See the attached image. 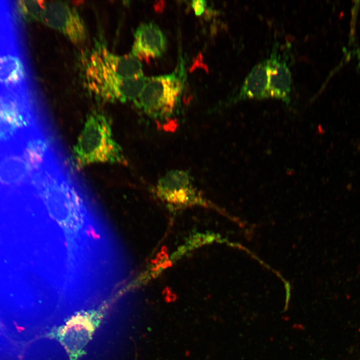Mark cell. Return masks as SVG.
Here are the masks:
<instances>
[{
	"label": "cell",
	"instance_id": "6da1fadb",
	"mask_svg": "<svg viewBox=\"0 0 360 360\" xmlns=\"http://www.w3.org/2000/svg\"><path fill=\"white\" fill-rule=\"evenodd\" d=\"M140 60L133 54L120 56L104 46L90 54L84 68L86 86L98 98L108 102H125L136 92L130 78L144 76Z\"/></svg>",
	"mask_w": 360,
	"mask_h": 360
},
{
	"label": "cell",
	"instance_id": "7a4b0ae2",
	"mask_svg": "<svg viewBox=\"0 0 360 360\" xmlns=\"http://www.w3.org/2000/svg\"><path fill=\"white\" fill-rule=\"evenodd\" d=\"M74 156L78 167L96 162L124 164L110 122L103 113L94 112L89 115L74 148Z\"/></svg>",
	"mask_w": 360,
	"mask_h": 360
},
{
	"label": "cell",
	"instance_id": "3957f363",
	"mask_svg": "<svg viewBox=\"0 0 360 360\" xmlns=\"http://www.w3.org/2000/svg\"><path fill=\"white\" fill-rule=\"evenodd\" d=\"M183 88L181 76L177 72L147 78L137 104L150 116L166 118L173 113Z\"/></svg>",
	"mask_w": 360,
	"mask_h": 360
},
{
	"label": "cell",
	"instance_id": "277c9868",
	"mask_svg": "<svg viewBox=\"0 0 360 360\" xmlns=\"http://www.w3.org/2000/svg\"><path fill=\"white\" fill-rule=\"evenodd\" d=\"M40 20L62 33L74 44H82L86 40L82 18L76 9L66 2L44 1Z\"/></svg>",
	"mask_w": 360,
	"mask_h": 360
},
{
	"label": "cell",
	"instance_id": "5b68a950",
	"mask_svg": "<svg viewBox=\"0 0 360 360\" xmlns=\"http://www.w3.org/2000/svg\"><path fill=\"white\" fill-rule=\"evenodd\" d=\"M166 46V37L160 28L152 22L144 23L135 32L132 54L148 62L150 58L161 56Z\"/></svg>",
	"mask_w": 360,
	"mask_h": 360
},
{
	"label": "cell",
	"instance_id": "8992f818",
	"mask_svg": "<svg viewBox=\"0 0 360 360\" xmlns=\"http://www.w3.org/2000/svg\"><path fill=\"white\" fill-rule=\"evenodd\" d=\"M277 44L268 58L270 97L288 102L290 98L292 74L284 59L278 54Z\"/></svg>",
	"mask_w": 360,
	"mask_h": 360
},
{
	"label": "cell",
	"instance_id": "52a82bcc",
	"mask_svg": "<svg viewBox=\"0 0 360 360\" xmlns=\"http://www.w3.org/2000/svg\"><path fill=\"white\" fill-rule=\"evenodd\" d=\"M270 97L268 60L256 65L246 78L236 100Z\"/></svg>",
	"mask_w": 360,
	"mask_h": 360
},
{
	"label": "cell",
	"instance_id": "ba28073f",
	"mask_svg": "<svg viewBox=\"0 0 360 360\" xmlns=\"http://www.w3.org/2000/svg\"><path fill=\"white\" fill-rule=\"evenodd\" d=\"M162 200L172 208H180L196 204H206L198 192L192 185L178 190L169 192H156Z\"/></svg>",
	"mask_w": 360,
	"mask_h": 360
},
{
	"label": "cell",
	"instance_id": "9c48e42d",
	"mask_svg": "<svg viewBox=\"0 0 360 360\" xmlns=\"http://www.w3.org/2000/svg\"><path fill=\"white\" fill-rule=\"evenodd\" d=\"M31 172L24 158L10 156L0 164V182L6 184H16L24 180Z\"/></svg>",
	"mask_w": 360,
	"mask_h": 360
},
{
	"label": "cell",
	"instance_id": "30bf717a",
	"mask_svg": "<svg viewBox=\"0 0 360 360\" xmlns=\"http://www.w3.org/2000/svg\"><path fill=\"white\" fill-rule=\"evenodd\" d=\"M22 63L17 57L11 55L0 56V82L12 84L20 82L24 76Z\"/></svg>",
	"mask_w": 360,
	"mask_h": 360
},
{
	"label": "cell",
	"instance_id": "8fae6325",
	"mask_svg": "<svg viewBox=\"0 0 360 360\" xmlns=\"http://www.w3.org/2000/svg\"><path fill=\"white\" fill-rule=\"evenodd\" d=\"M192 178L188 172L182 170H171L160 178L156 192H169L191 186Z\"/></svg>",
	"mask_w": 360,
	"mask_h": 360
},
{
	"label": "cell",
	"instance_id": "7c38bea8",
	"mask_svg": "<svg viewBox=\"0 0 360 360\" xmlns=\"http://www.w3.org/2000/svg\"><path fill=\"white\" fill-rule=\"evenodd\" d=\"M0 120L18 128L28 124L16 102L6 98H0Z\"/></svg>",
	"mask_w": 360,
	"mask_h": 360
},
{
	"label": "cell",
	"instance_id": "4fadbf2b",
	"mask_svg": "<svg viewBox=\"0 0 360 360\" xmlns=\"http://www.w3.org/2000/svg\"><path fill=\"white\" fill-rule=\"evenodd\" d=\"M18 2V10L25 20H40L44 1L20 0Z\"/></svg>",
	"mask_w": 360,
	"mask_h": 360
},
{
	"label": "cell",
	"instance_id": "5bb4252c",
	"mask_svg": "<svg viewBox=\"0 0 360 360\" xmlns=\"http://www.w3.org/2000/svg\"><path fill=\"white\" fill-rule=\"evenodd\" d=\"M18 128L16 126L0 120V140L10 138Z\"/></svg>",
	"mask_w": 360,
	"mask_h": 360
},
{
	"label": "cell",
	"instance_id": "9a60e30c",
	"mask_svg": "<svg viewBox=\"0 0 360 360\" xmlns=\"http://www.w3.org/2000/svg\"><path fill=\"white\" fill-rule=\"evenodd\" d=\"M206 6L205 0H196L192 2V7L196 16H200L203 13Z\"/></svg>",
	"mask_w": 360,
	"mask_h": 360
}]
</instances>
